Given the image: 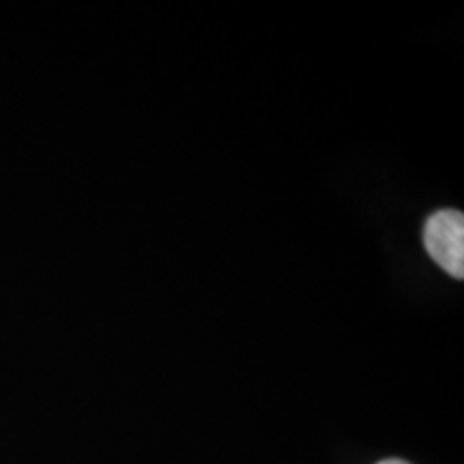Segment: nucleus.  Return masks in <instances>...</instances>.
Segmentation results:
<instances>
[{"label": "nucleus", "instance_id": "1", "mask_svg": "<svg viewBox=\"0 0 464 464\" xmlns=\"http://www.w3.org/2000/svg\"><path fill=\"white\" fill-rule=\"evenodd\" d=\"M428 254L451 277H464V218L460 211L445 208L428 218L423 228Z\"/></svg>", "mask_w": 464, "mask_h": 464}, {"label": "nucleus", "instance_id": "2", "mask_svg": "<svg viewBox=\"0 0 464 464\" xmlns=\"http://www.w3.org/2000/svg\"><path fill=\"white\" fill-rule=\"evenodd\" d=\"M379 464H409V462H404V460H396V458H390V460H382V462H379Z\"/></svg>", "mask_w": 464, "mask_h": 464}]
</instances>
